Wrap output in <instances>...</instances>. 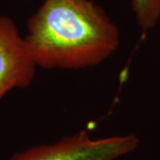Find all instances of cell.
Wrapping results in <instances>:
<instances>
[{"instance_id":"6da1fadb","label":"cell","mask_w":160,"mask_h":160,"mask_svg":"<svg viewBox=\"0 0 160 160\" xmlns=\"http://www.w3.org/2000/svg\"><path fill=\"white\" fill-rule=\"evenodd\" d=\"M24 38L38 68L83 69L109 59L120 33L91 0H44L29 19Z\"/></svg>"},{"instance_id":"7a4b0ae2","label":"cell","mask_w":160,"mask_h":160,"mask_svg":"<svg viewBox=\"0 0 160 160\" xmlns=\"http://www.w3.org/2000/svg\"><path fill=\"white\" fill-rule=\"evenodd\" d=\"M139 143L134 134L95 139L83 130L55 142L29 148L10 160H116L134 151Z\"/></svg>"},{"instance_id":"3957f363","label":"cell","mask_w":160,"mask_h":160,"mask_svg":"<svg viewBox=\"0 0 160 160\" xmlns=\"http://www.w3.org/2000/svg\"><path fill=\"white\" fill-rule=\"evenodd\" d=\"M37 68L15 22L10 17L0 16V102L13 89L29 87Z\"/></svg>"},{"instance_id":"277c9868","label":"cell","mask_w":160,"mask_h":160,"mask_svg":"<svg viewBox=\"0 0 160 160\" xmlns=\"http://www.w3.org/2000/svg\"><path fill=\"white\" fill-rule=\"evenodd\" d=\"M132 7L144 31L154 28L160 19V0H132Z\"/></svg>"}]
</instances>
